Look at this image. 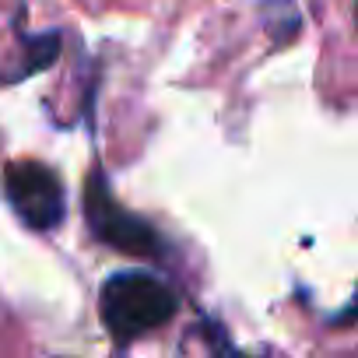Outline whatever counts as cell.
I'll use <instances>...</instances> for the list:
<instances>
[{
  "instance_id": "obj_3",
  "label": "cell",
  "mask_w": 358,
  "mask_h": 358,
  "mask_svg": "<svg viewBox=\"0 0 358 358\" xmlns=\"http://www.w3.org/2000/svg\"><path fill=\"white\" fill-rule=\"evenodd\" d=\"M4 194H8L15 215L36 232H50L64 222V211H67L64 183L43 162L15 158L4 169Z\"/></svg>"
},
{
  "instance_id": "obj_4",
  "label": "cell",
  "mask_w": 358,
  "mask_h": 358,
  "mask_svg": "<svg viewBox=\"0 0 358 358\" xmlns=\"http://www.w3.org/2000/svg\"><path fill=\"white\" fill-rule=\"evenodd\" d=\"M60 46H64L60 32L25 36V39H22V57H18V64H15V67H8V71H4V81H8V85H15V81H25V78H32V74L46 71V67L60 57Z\"/></svg>"
},
{
  "instance_id": "obj_2",
  "label": "cell",
  "mask_w": 358,
  "mask_h": 358,
  "mask_svg": "<svg viewBox=\"0 0 358 358\" xmlns=\"http://www.w3.org/2000/svg\"><path fill=\"white\" fill-rule=\"evenodd\" d=\"M85 218H88L92 236L116 253H127V257H158L162 253V236L113 197L102 169H92L88 183H85Z\"/></svg>"
},
{
  "instance_id": "obj_1",
  "label": "cell",
  "mask_w": 358,
  "mask_h": 358,
  "mask_svg": "<svg viewBox=\"0 0 358 358\" xmlns=\"http://www.w3.org/2000/svg\"><path fill=\"white\" fill-rule=\"evenodd\" d=\"M176 309L179 302L172 288L144 271H120L99 292V316L116 344H130L151 330H162Z\"/></svg>"
}]
</instances>
